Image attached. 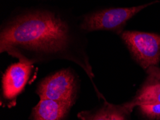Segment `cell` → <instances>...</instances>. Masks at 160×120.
<instances>
[{"instance_id": "ba28073f", "label": "cell", "mask_w": 160, "mask_h": 120, "mask_svg": "<svg viewBox=\"0 0 160 120\" xmlns=\"http://www.w3.org/2000/svg\"><path fill=\"white\" fill-rule=\"evenodd\" d=\"M132 112L125 104L113 105L105 102L99 109L91 112H82L78 117L81 120H128Z\"/></svg>"}, {"instance_id": "3957f363", "label": "cell", "mask_w": 160, "mask_h": 120, "mask_svg": "<svg viewBox=\"0 0 160 120\" xmlns=\"http://www.w3.org/2000/svg\"><path fill=\"white\" fill-rule=\"evenodd\" d=\"M121 38L134 59L145 70L158 66L160 61V35L139 31H123Z\"/></svg>"}, {"instance_id": "6da1fadb", "label": "cell", "mask_w": 160, "mask_h": 120, "mask_svg": "<svg viewBox=\"0 0 160 120\" xmlns=\"http://www.w3.org/2000/svg\"><path fill=\"white\" fill-rule=\"evenodd\" d=\"M0 52L30 65L70 60L81 66L90 78L93 77L88 56L76 42L69 23L50 10L29 11L6 23L0 33Z\"/></svg>"}, {"instance_id": "8992f818", "label": "cell", "mask_w": 160, "mask_h": 120, "mask_svg": "<svg viewBox=\"0 0 160 120\" xmlns=\"http://www.w3.org/2000/svg\"><path fill=\"white\" fill-rule=\"evenodd\" d=\"M147 77L132 101L125 103L131 110L141 105L160 104V67L154 66L146 70Z\"/></svg>"}, {"instance_id": "277c9868", "label": "cell", "mask_w": 160, "mask_h": 120, "mask_svg": "<svg viewBox=\"0 0 160 120\" xmlns=\"http://www.w3.org/2000/svg\"><path fill=\"white\" fill-rule=\"evenodd\" d=\"M77 91L76 78L72 70L62 69L42 80L37 88L40 99H48L72 107Z\"/></svg>"}, {"instance_id": "7a4b0ae2", "label": "cell", "mask_w": 160, "mask_h": 120, "mask_svg": "<svg viewBox=\"0 0 160 120\" xmlns=\"http://www.w3.org/2000/svg\"><path fill=\"white\" fill-rule=\"evenodd\" d=\"M153 3L154 2L137 7L111 8L91 12L84 16L80 28L85 32L107 30L121 34L131 18Z\"/></svg>"}, {"instance_id": "5b68a950", "label": "cell", "mask_w": 160, "mask_h": 120, "mask_svg": "<svg viewBox=\"0 0 160 120\" xmlns=\"http://www.w3.org/2000/svg\"><path fill=\"white\" fill-rule=\"evenodd\" d=\"M34 65L19 61L7 68L2 79V95L4 99L13 102L25 89Z\"/></svg>"}, {"instance_id": "52a82bcc", "label": "cell", "mask_w": 160, "mask_h": 120, "mask_svg": "<svg viewBox=\"0 0 160 120\" xmlns=\"http://www.w3.org/2000/svg\"><path fill=\"white\" fill-rule=\"evenodd\" d=\"M71 106L65 103L48 99H41L32 109V120H62Z\"/></svg>"}, {"instance_id": "9c48e42d", "label": "cell", "mask_w": 160, "mask_h": 120, "mask_svg": "<svg viewBox=\"0 0 160 120\" xmlns=\"http://www.w3.org/2000/svg\"><path fill=\"white\" fill-rule=\"evenodd\" d=\"M139 110L142 115L150 120H160V104L141 105Z\"/></svg>"}]
</instances>
